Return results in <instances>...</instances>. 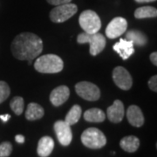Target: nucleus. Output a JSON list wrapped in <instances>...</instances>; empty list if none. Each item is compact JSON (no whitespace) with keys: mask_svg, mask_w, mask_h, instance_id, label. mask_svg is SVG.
<instances>
[{"mask_svg":"<svg viewBox=\"0 0 157 157\" xmlns=\"http://www.w3.org/2000/svg\"><path fill=\"white\" fill-rule=\"evenodd\" d=\"M11 49L12 55L18 60H33L43 51V41L36 34L22 33L14 38Z\"/></svg>","mask_w":157,"mask_h":157,"instance_id":"obj_1","label":"nucleus"},{"mask_svg":"<svg viewBox=\"0 0 157 157\" xmlns=\"http://www.w3.org/2000/svg\"><path fill=\"white\" fill-rule=\"evenodd\" d=\"M34 68L40 73H58L64 68V62L55 54H45L37 58Z\"/></svg>","mask_w":157,"mask_h":157,"instance_id":"obj_2","label":"nucleus"},{"mask_svg":"<svg viewBox=\"0 0 157 157\" xmlns=\"http://www.w3.org/2000/svg\"><path fill=\"white\" fill-rule=\"evenodd\" d=\"M77 42L78 44H89V52L91 55L96 56L100 54L105 49L107 41L105 37L101 33H79L77 37Z\"/></svg>","mask_w":157,"mask_h":157,"instance_id":"obj_3","label":"nucleus"},{"mask_svg":"<svg viewBox=\"0 0 157 157\" xmlns=\"http://www.w3.org/2000/svg\"><path fill=\"white\" fill-rule=\"evenodd\" d=\"M81 142L88 148L99 149L107 144V138L100 129L89 128L82 133Z\"/></svg>","mask_w":157,"mask_h":157,"instance_id":"obj_4","label":"nucleus"},{"mask_svg":"<svg viewBox=\"0 0 157 157\" xmlns=\"http://www.w3.org/2000/svg\"><path fill=\"white\" fill-rule=\"evenodd\" d=\"M78 23L80 27L86 33H96L101 28V21L100 17L95 11L92 10H86L78 17Z\"/></svg>","mask_w":157,"mask_h":157,"instance_id":"obj_5","label":"nucleus"},{"mask_svg":"<svg viewBox=\"0 0 157 157\" xmlns=\"http://www.w3.org/2000/svg\"><path fill=\"white\" fill-rule=\"evenodd\" d=\"M78 11V7L72 3L57 6L50 12V18L53 23H63L70 19Z\"/></svg>","mask_w":157,"mask_h":157,"instance_id":"obj_6","label":"nucleus"},{"mask_svg":"<svg viewBox=\"0 0 157 157\" xmlns=\"http://www.w3.org/2000/svg\"><path fill=\"white\" fill-rule=\"evenodd\" d=\"M75 91L79 97L88 101H96L101 98V90L95 84L80 81L75 85Z\"/></svg>","mask_w":157,"mask_h":157,"instance_id":"obj_7","label":"nucleus"},{"mask_svg":"<svg viewBox=\"0 0 157 157\" xmlns=\"http://www.w3.org/2000/svg\"><path fill=\"white\" fill-rule=\"evenodd\" d=\"M113 79L121 89L129 90L133 86V78L129 72L123 67H116L113 71Z\"/></svg>","mask_w":157,"mask_h":157,"instance_id":"obj_8","label":"nucleus"},{"mask_svg":"<svg viewBox=\"0 0 157 157\" xmlns=\"http://www.w3.org/2000/svg\"><path fill=\"white\" fill-rule=\"evenodd\" d=\"M128 28V21L122 17H116L107 25L106 35L108 39H116L126 33Z\"/></svg>","mask_w":157,"mask_h":157,"instance_id":"obj_9","label":"nucleus"},{"mask_svg":"<svg viewBox=\"0 0 157 157\" xmlns=\"http://www.w3.org/2000/svg\"><path fill=\"white\" fill-rule=\"evenodd\" d=\"M57 138L62 146L70 145L73 140V133L71 126H69L65 121H57L53 125Z\"/></svg>","mask_w":157,"mask_h":157,"instance_id":"obj_10","label":"nucleus"},{"mask_svg":"<svg viewBox=\"0 0 157 157\" xmlns=\"http://www.w3.org/2000/svg\"><path fill=\"white\" fill-rule=\"evenodd\" d=\"M107 115L108 120L113 123L121 122L125 115V109L122 101L120 100H115L112 106L107 108Z\"/></svg>","mask_w":157,"mask_h":157,"instance_id":"obj_11","label":"nucleus"},{"mask_svg":"<svg viewBox=\"0 0 157 157\" xmlns=\"http://www.w3.org/2000/svg\"><path fill=\"white\" fill-rule=\"evenodd\" d=\"M69 96L70 90L68 86L62 85L52 91L50 94V101L54 107H59L67 101Z\"/></svg>","mask_w":157,"mask_h":157,"instance_id":"obj_12","label":"nucleus"},{"mask_svg":"<svg viewBox=\"0 0 157 157\" xmlns=\"http://www.w3.org/2000/svg\"><path fill=\"white\" fill-rule=\"evenodd\" d=\"M134 45H135L134 43L131 40L121 39L119 42L114 44L113 48L120 56L122 58L123 60H126L131 55H133L135 53Z\"/></svg>","mask_w":157,"mask_h":157,"instance_id":"obj_13","label":"nucleus"},{"mask_svg":"<svg viewBox=\"0 0 157 157\" xmlns=\"http://www.w3.org/2000/svg\"><path fill=\"white\" fill-rule=\"evenodd\" d=\"M127 118L130 125L135 128L141 127L145 121L141 109L135 105H131L130 107H128L127 110Z\"/></svg>","mask_w":157,"mask_h":157,"instance_id":"obj_14","label":"nucleus"},{"mask_svg":"<svg viewBox=\"0 0 157 157\" xmlns=\"http://www.w3.org/2000/svg\"><path fill=\"white\" fill-rule=\"evenodd\" d=\"M54 148V140L50 136H43L38 143L37 153L40 157H47Z\"/></svg>","mask_w":157,"mask_h":157,"instance_id":"obj_15","label":"nucleus"},{"mask_svg":"<svg viewBox=\"0 0 157 157\" xmlns=\"http://www.w3.org/2000/svg\"><path fill=\"white\" fill-rule=\"evenodd\" d=\"M126 39L131 40L134 45L137 46H145L147 43L146 34L137 29H132L126 32Z\"/></svg>","mask_w":157,"mask_h":157,"instance_id":"obj_16","label":"nucleus"},{"mask_svg":"<svg viewBox=\"0 0 157 157\" xmlns=\"http://www.w3.org/2000/svg\"><path fill=\"white\" fill-rule=\"evenodd\" d=\"M44 114H45V110L39 104L35 102H32L28 104L25 111V118L28 121H33L39 120L44 116Z\"/></svg>","mask_w":157,"mask_h":157,"instance_id":"obj_17","label":"nucleus"},{"mask_svg":"<svg viewBox=\"0 0 157 157\" xmlns=\"http://www.w3.org/2000/svg\"><path fill=\"white\" fill-rule=\"evenodd\" d=\"M120 146L124 151L134 153L140 147V140L135 135H129L122 138L120 141Z\"/></svg>","mask_w":157,"mask_h":157,"instance_id":"obj_18","label":"nucleus"},{"mask_svg":"<svg viewBox=\"0 0 157 157\" xmlns=\"http://www.w3.org/2000/svg\"><path fill=\"white\" fill-rule=\"evenodd\" d=\"M106 119V114L100 108H90L84 113V120L87 122L101 123Z\"/></svg>","mask_w":157,"mask_h":157,"instance_id":"obj_19","label":"nucleus"},{"mask_svg":"<svg viewBox=\"0 0 157 157\" xmlns=\"http://www.w3.org/2000/svg\"><path fill=\"white\" fill-rule=\"evenodd\" d=\"M157 17L156 8L153 6H142L137 8L135 11V17L137 19L150 18Z\"/></svg>","mask_w":157,"mask_h":157,"instance_id":"obj_20","label":"nucleus"},{"mask_svg":"<svg viewBox=\"0 0 157 157\" xmlns=\"http://www.w3.org/2000/svg\"><path fill=\"white\" fill-rule=\"evenodd\" d=\"M81 114H82L81 107L78 106V105H74L69 110V112L67 113V114L66 116V119H65V121L69 126L74 125V124H76L79 121V119L81 117Z\"/></svg>","mask_w":157,"mask_h":157,"instance_id":"obj_21","label":"nucleus"},{"mask_svg":"<svg viewBox=\"0 0 157 157\" xmlns=\"http://www.w3.org/2000/svg\"><path fill=\"white\" fill-rule=\"evenodd\" d=\"M11 109L17 115H21L24 112L25 107V101L24 99L20 96H15L12 98V100L10 102Z\"/></svg>","mask_w":157,"mask_h":157,"instance_id":"obj_22","label":"nucleus"},{"mask_svg":"<svg viewBox=\"0 0 157 157\" xmlns=\"http://www.w3.org/2000/svg\"><path fill=\"white\" fill-rule=\"evenodd\" d=\"M11 89L9 85L6 81L0 80V104L7 100V98L10 96Z\"/></svg>","mask_w":157,"mask_h":157,"instance_id":"obj_23","label":"nucleus"},{"mask_svg":"<svg viewBox=\"0 0 157 157\" xmlns=\"http://www.w3.org/2000/svg\"><path fill=\"white\" fill-rule=\"evenodd\" d=\"M12 152V144L9 141H5L0 144V157H9Z\"/></svg>","mask_w":157,"mask_h":157,"instance_id":"obj_24","label":"nucleus"},{"mask_svg":"<svg viewBox=\"0 0 157 157\" xmlns=\"http://www.w3.org/2000/svg\"><path fill=\"white\" fill-rule=\"evenodd\" d=\"M148 87L154 91V92H157V76L154 75L148 80Z\"/></svg>","mask_w":157,"mask_h":157,"instance_id":"obj_25","label":"nucleus"},{"mask_svg":"<svg viewBox=\"0 0 157 157\" xmlns=\"http://www.w3.org/2000/svg\"><path fill=\"white\" fill-rule=\"evenodd\" d=\"M48 4H50L52 6H60V5H64V4H67V3H71L72 0H46Z\"/></svg>","mask_w":157,"mask_h":157,"instance_id":"obj_26","label":"nucleus"},{"mask_svg":"<svg viewBox=\"0 0 157 157\" xmlns=\"http://www.w3.org/2000/svg\"><path fill=\"white\" fill-rule=\"evenodd\" d=\"M149 59H150V61L152 62V64H153L155 67H156L157 66V52H152L151 54H150Z\"/></svg>","mask_w":157,"mask_h":157,"instance_id":"obj_27","label":"nucleus"},{"mask_svg":"<svg viewBox=\"0 0 157 157\" xmlns=\"http://www.w3.org/2000/svg\"><path fill=\"white\" fill-rule=\"evenodd\" d=\"M15 140L19 144H23L25 142V136L22 135H17L15 136Z\"/></svg>","mask_w":157,"mask_h":157,"instance_id":"obj_28","label":"nucleus"},{"mask_svg":"<svg viewBox=\"0 0 157 157\" xmlns=\"http://www.w3.org/2000/svg\"><path fill=\"white\" fill-rule=\"evenodd\" d=\"M0 119H1L4 122H7V121L11 119V115H10V114H2V115H0Z\"/></svg>","mask_w":157,"mask_h":157,"instance_id":"obj_29","label":"nucleus"},{"mask_svg":"<svg viewBox=\"0 0 157 157\" xmlns=\"http://www.w3.org/2000/svg\"><path fill=\"white\" fill-rule=\"evenodd\" d=\"M137 3H150V2H154L156 0H135Z\"/></svg>","mask_w":157,"mask_h":157,"instance_id":"obj_30","label":"nucleus"}]
</instances>
